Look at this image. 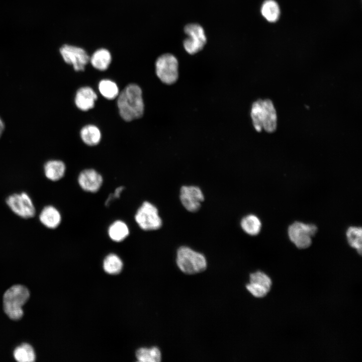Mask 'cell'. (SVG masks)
Masks as SVG:
<instances>
[{"label": "cell", "instance_id": "6da1fadb", "mask_svg": "<svg viewBox=\"0 0 362 362\" xmlns=\"http://www.w3.org/2000/svg\"><path fill=\"white\" fill-rule=\"evenodd\" d=\"M117 97L119 112L124 120L130 122L140 118L143 116L144 105L142 92L138 85L129 84Z\"/></svg>", "mask_w": 362, "mask_h": 362}, {"label": "cell", "instance_id": "7a4b0ae2", "mask_svg": "<svg viewBox=\"0 0 362 362\" xmlns=\"http://www.w3.org/2000/svg\"><path fill=\"white\" fill-rule=\"evenodd\" d=\"M30 297L29 290L25 286L16 285L8 289L3 297V306L5 313L11 319H20L23 315L22 306Z\"/></svg>", "mask_w": 362, "mask_h": 362}, {"label": "cell", "instance_id": "3957f363", "mask_svg": "<svg viewBox=\"0 0 362 362\" xmlns=\"http://www.w3.org/2000/svg\"><path fill=\"white\" fill-rule=\"evenodd\" d=\"M176 262L179 269L188 275L201 273L207 266L204 255L187 246H182L177 250Z\"/></svg>", "mask_w": 362, "mask_h": 362}, {"label": "cell", "instance_id": "277c9868", "mask_svg": "<svg viewBox=\"0 0 362 362\" xmlns=\"http://www.w3.org/2000/svg\"><path fill=\"white\" fill-rule=\"evenodd\" d=\"M317 231V226L313 224H306L296 221L288 229L290 240L298 248L305 249L312 243V237Z\"/></svg>", "mask_w": 362, "mask_h": 362}, {"label": "cell", "instance_id": "5b68a950", "mask_svg": "<svg viewBox=\"0 0 362 362\" xmlns=\"http://www.w3.org/2000/svg\"><path fill=\"white\" fill-rule=\"evenodd\" d=\"M135 220L140 228L145 231L157 230L162 225L157 208L147 201L144 202L138 209Z\"/></svg>", "mask_w": 362, "mask_h": 362}, {"label": "cell", "instance_id": "8992f818", "mask_svg": "<svg viewBox=\"0 0 362 362\" xmlns=\"http://www.w3.org/2000/svg\"><path fill=\"white\" fill-rule=\"evenodd\" d=\"M157 77L164 83L172 84L178 79V61L172 54L166 53L160 56L155 62Z\"/></svg>", "mask_w": 362, "mask_h": 362}, {"label": "cell", "instance_id": "52a82bcc", "mask_svg": "<svg viewBox=\"0 0 362 362\" xmlns=\"http://www.w3.org/2000/svg\"><path fill=\"white\" fill-rule=\"evenodd\" d=\"M6 203L15 214L22 218L28 219L35 216L36 211L33 201L25 192L10 195Z\"/></svg>", "mask_w": 362, "mask_h": 362}, {"label": "cell", "instance_id": "ba28073f", "mask_svg": "<svg viewBox=\"0 0 362 362\" xmlns=\"http://www.w3.org/2000/svg\"><path fill=\"white\" fill-rule=\"evenodd\" d=\"M60 53L67 64L73 66L76 71H83L89 62V56L83 48L68 44H65L60 48Z\"/></svg>", "mask_w": 362, "mask_h": 362}, {"label": "cell", "instance_id": "9c48e42d", "mask_svg": "<svg viewBox=\"0 0 362 362\" xmlns=\"http://www.w3.org/2000/svg\"><path fill=\"white\" fill-rule=\"evenodd\" d=\"M184 30L188 36L184 41L186 51L194 54L201 50L206 43V37L202 27L197 24H190L185 26Z\"/></svg>", "mask_w": 362, "mask_h": 362}, {"label": "cell", "instance_id": "30bf717a", "mask_svg": "<svg viewBox=\"0 0 362 362\" xmlns=\"http://www.w3.org/2000/svg\"><path fill=\"white\" fill-rule=\"evenodd\" d=\"M179 199L183 207L190 212H197L204 200L202 190L196 186H183L179 191Z\"/></svg>", "mask_w": 362, "mask_h": 362}, {"label": "cell", "instance_id": "8fae6325", "mask_svg": "<svg viewBox=\"0 0 362 362\" xmlns=\"http://www.w3.org/2000/svg\"><path fill=\"white\" fill-rule=\"evenodd\" d=\"M272 285L271 279L266 274L257 271L250 275L249 283L246 286L248 292L256 298H263L269 292Z\"/></svg>", "mask_w": 362, "mask_h": 362}, {"label": "cell", "instance_id": "7c38bea8", "mask_svg": "<svg viewBox=\"0 0 362 362\" xmlns=\"http://www.w3.org/2000/svg\"><path fill=\"white\" fill-rule=\"evenodd\" d=\"M102 176L94 169H86L80 172L78 176V183L84 191L96 193L102 185Z\"/></svg>", "mask_w": 362, "mask_h": 362}, {"label": "cell", "instance_id": "4fadbf2b", "mask_svg": "<svg viewBox=\"0 0 362 362\" xmlns=\"http://www.w3.org/2000/svg\"><path fill=\"white\" fill-rule=\"evenodd\" d=\"M97 98V95L92 87L83 86L77 90L74 102L78 109L87 111L94 107Z\"/></svg>", "mask_w": 362, "mask_h": 362}, {"label": "cell", "instance_id": "5bb4252c", "mask_svg": "<svg viewBox=\"0 0 362 362\" xmlns=\"http://www.w3.org/2000/svg\"><path fill=\"white\" fill-rule=\"evenodd\" d=\"M39 220L45 227L54 229L60 224L61 215L56 208L52 205H47L41 211Z\"/></svg>", "mask_w": 362, "mask_h": 362}, {"label": "cell", "instance_id": "9a60e30c", "mask_svg": "<svg viewBox=\"0 0 362 362\" xmlns=\"http://www.w3.org/2000/svg\"><path fill=\"white\" fill-rule=\"evenodd\" d=\"M277 114L272 101L269 99L262 101V129L272 133L277 128Z\"/></svg>", "mask_w": 362, "mask_h": 362}, {"label": "cell", "instance_id": "2e32d148", "mask_svg": "<svg viewBox=\"0 0 362 362\" xmlns=\"http://www.w3.org/2000/svg\"><path fill=\"white\" fill-rule=\"evenodd\" d=\"M65 164L60 160H50L44 165L45 176L51 181L56 182L61 179L65 174Z\"/></svg>", "mask_w": 362, "mask_h": 362}, {"label": "cell", "instance_id": "e0dca14e", "mask_svg": "<svg viewBox=\"0 0 362 362\" xmlns=\"http://www.w3.org/2000/svg\"><path fill=\"white\" fill-rule=\"evenodd\" d=\"M89 61L95 68L104 71L108 68L111 63L112 55L108 49L100 48L96 50L89 57Z\"/></svg>", "mask_w": 362, "mask_h": 362}, {"label": "cell", "instance_id": "ac0fdd59", "mask_svg": "<svg viewBox=\"0 0 362 362\" xmlns=\"http://www.w3.org/2000/svg\"><path fill=\"white\" fill-rule=\"evenodd\" d=\"M82 141L89 146H95L99 143L101 139V133L98 127L94 125H87L83 127L80 132Z\"/></svg>", "mask_w": 362, "mask_h": 362}, {"label": "cell", "instance_id": "d6986e66", "mask_svg": "<svg viewBox=\"0 0 362 362\" xmlns=\"http://www.w3.org/2000/svg\"><path fill=\"white\" fill-rule=\"evenodd\" d=\"M243 231L251 236L257 235L261 229V222L259 218L254 214H248L243 217L240 221Z\"/></svg>", "mask_w": 362, "mask_h": 362}, {"label": "cell", "instance_id": "ffe728a7", "mask_svg": "<svg viewBox=\"0 0 362 362\" xmlns=\"http://www.w3.org/2000/svg\"><path fill=\"white\" fill-rule=\"evenodd\" d=\"M129 234V229L128 226L122 221H115L109 227L108 235L109 237L114 241H122L124 240Z\"/></svg>", "mask_w": 362, "mask_h": 362}, {"label": "cell", "instance_id": "44dd1931", "mask_svg": "<svg viewBox=\"0 0 362 362\" xmlns=\"http://www.w3.org/2000/svg\"><path fill=\"white\" fill-rule=\"evenodd\" d=\"M136 356L141 362H159L161 359V352L157 347L140 348L136 352Z\"/></svg>", "mask_w": 362, "mask_h": 362}, {"label": "cell", "instance_id": "7402d4cb", "mask_svg": "<svg viewBox=\"0 0 362 362\" xmlns=\"http://www.w3.org/2000/svg\"><path fill=\"white\" fill-rule=\"evenodd\" d=\"M349 245L361 254L362 249V229L360 227L350 226L346 232Z\"/></svg>", "mask_w": 362, "mask_h": 362}, {"label": "cell", "instance_id": "603a6c76", "mask_svg": "<svg viewBox=\"0 0 362 362\" xmlns=\"http://www.w3.org/2000/svg\"><path fill=\"white\" fill-rule=\"evenodd\" d=\"M14 356L19 362H32L36 358L33 348L27 343H24L15 348Z\"/></svg>", "mask_w": 362, "mask_h": 362}, {"label": "cell", "instance_id": "cb8c5ba5", "mask_svg": "<svg viewBox=\"0 0 362 362\" xmlns=\"http://www.w3.org/2000/svg\"><path fill=\"white\" fill-rule=\"evenodd\" d=\"M98 89L101 94L108 100H113L119 94V87L113 81L104 79L101 80L98 84Z\"/></svg>", "mask_w": 362, "mask_h": 362}, {"label": "cell", "instance_id": "d4e9b609", "mask_svg": "<svg viewBox=\"0 0 362 362\" xmlns=\"http://www.w3.org/2000/svg\"><path fill=\"white\" fill-rule=\"evenodd\" d=\"M261 12L263 17L269 22L277 21L280 16V8L274 0H266L262 4Z\"/></svg>", "mask_w": 362, "mask_h": 362}, {"label": "cell", "instance_id": "484cf974", "mask_svg": "<svg viewBox=\"0 0 362 362\" xmlns=\"http://www.w3.org/2000/svg\"><path fill=\"white\" fill-rule=\"evenodd\" d=\"M103 266L106 273L115 275L120 273L123 267V262L117 254L111 253L105 258Z\"/></svg>", "mask_w": 362, "mask_h": 362}, {"label": "cell", "instance_id": "4316f807", "mask_svg": "<svg viewBox=\"0 0 362 362\" xmlns=\"http://www.w3.org/2000/svg\"><path fill=\"white\" fill-rule=\"evenodd\" d=\"M262 101L259 99L255 101L251 110L250 115L253 125L254 129L258 132H260L262 129Z\"/></svg>", "mask_w": 362, "mask_h": 362}, {"label": "cell", "instance_id": "83f0119b", "mask_svg": "<svg viewBox=\"0 0 362 362\" xmlns=\"http://www.w3.org/2000/svg\"><path fill=\"white\" fill-rule=\"evenodd\" d=\"M124 188L123 187H119L117 188L113 194H110L106 200V205L109 204L110 202L115 199L118 198L120 197L121 193L122 192Z\"/></svg>", "mask_w": 362, "mask_h": 362}, {"label": "cell", "instance_id": "f1b7e54d", "mask_svg": "<svg viewBox=\"0 0 362 362\" xmlns=\"http://www.w3.org/2000/svg\"><path fill=\"white\" fill-rule=\"evenodd\" d=\"M4 129H5L4 123L3 121L2 120V119L0 118V137H1V136L3 133Z\"/></svg>", "mask_w": 362, "mask_h": 362}]
</instances>
